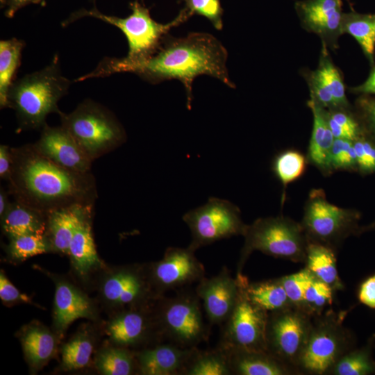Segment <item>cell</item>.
<instances>
[{
	"mask_svg": "<svg viewBox=\"0 0 375 375\" xmlns=\"http://www.w3.org/2000/svg\"><path fill=\"white\" fill-rule=\"evenodd\" d=\"M10 203V202L8 200L6 192L3 188H1V190H0V217L1 218L4 215V214L7 211L9 207Z\"/></svg>",
	"mask_w": 375,
	"mask_h": 375,
	"instance_id": "f907efd6",
	"label": "cell"
},
{
	"mask_svg": "<svg viewBox=\"0 0 375 375\" xmlns=\"http://www.w3.org/2000/svg\"><path fill=\"white\" fill-rule=\"evenodd\" d=\"M245 291L255 305L268 313L293 306L279 278L254 283H250L247 278Z\"/></svg>",
	"mask_w": 375,
	"mask_h": 375,
	"instance_id": "f1b7e54d",
	"label": "cell"
},
{
	"mask_svg": "<svg viewBox=\"0 0 375 375\" xmlns=\"http://www.w3.org/2000/svg\"><path fill=\"white\" fill-rule=\"evenodd\" d=\"M3 232L10 238L45 234L47 215L15 200L1 218Z\"/></svg>",
	"mask_w": 375,
	"mask_h": 375,
	"instance_id": "484cf974",
	"label": "cell"
},
{
	"mask_svg": "<svg viewBox=\"0 0 375 375\" xmlns=\"http://www.w3.org/2000/svg\"><path fill=\"white\" fill-rule=\"evenodd\" d=\"M10 256L17 260L44 253L51 249L45 234L25 235L10 238Z\"/></svg>",
	"mask_w": 375,
	"mask_h": 375,
	"instance_id": "f35d334b",
	"label": "cell"
},
{
	"mask_svg": "<svg viewBox=\"0 0 375 375\" xmlns=\"http://www.w3.org/2000/svg\"><path fill=\"white\" fill-rule=\"evenodd\" d=\"M237 274L254 251L276 258L304 262L308 238L301 223L284 216L258 218L247 225Z\"/></svg>",
	"mask_w": 375,
	"mask_h": 375,
	"instance_id": "5b68a950",
	"label": "cell"
},
{
	"mask_svg": "<svg viewBox=\"0 0 375 375\" xmlns=\"http://www.w3.org/2000/svg\"><path fill=\"white\" fill-rule=\"evenodd\" d=\"M10 192L15 200L45 215L74 206H93L97 197L91 172L62 167L40 154L32 144L11 148Z\"/></svg>",
	"mask_w": 375,
	"mask_h": 375,
	"instance_id": "7a4b0ae2",
	"label": "cell"
},
{
	"mask_svg": "<svg viewBox=\"0 0 375 375\" xmlns=\"http://www.w3.org/2000/svg\"><path fill=\"white\" fill-rule=\"evenodd\" d=\"M197 350L174 343L157 345L139 352L136 361L144 375H172L183 374L189 361Z\"/></svg>",
	"mask_w": 375,
	"mask_h": 375,
	"instance_id": "ffe728a7",
	"label": "cell"
},
{
	"mask_svg": "<svg viewBox=\"0 0 375 375\" xmlns=\"http://www.w3.org/2000/svg\"><path fill=\"white\" fill-rule=\"evenodd\" d=\"M342 5V0H303L294 7L302 27L319 36L322 47L335 50L343 34Z\"/></svg>",
	"mask_w": 375,
	"mask_h": 375,
	"instance_id": "5bb4252c",
	"label": "cell"
},
{
	"mask_svg": "<svg viewBox=\"0 0 375 375\" xmlns=\"http://www.w3.org/2000/svg\"><path fill=\"white\" fill-rule=\"evenodd\" d=\"M312 318L294 306L268 313L267 351L297 374L298 362L312 326Z\"/></svg>",
	"mask_w": 375,
	"mask_h": 375,
	"instance_id": "8fae6325",
	"label": "cell"
},
{
	"mask_svg": "<svg viewBox=\"0 0 375 375\" xmlns=\"http://www.w3.org/2000/svg\"><path fill=\"white\" fill-rule=\"evenodd\" d=\"M183 219L191 231L188 248L193 251L218 240L243 235L247 227L238 206L216 197H210L203 206L188 211Z\"/></svg>",
	"mask_w": 375,
	"mask_h": 375,
	"instance_id": "9c48e42d",
	"label": "cell"
},
{
	"mask_svg": "<svg viewBox=\"0 0 375 375\" xmlns=\"http://www.w3.org/2000/svg\"><path fill=\"white\" fill-rule=\"evenodd\" d=\"M353 141L335 138L330 156L331 170H350L357 166Z\"/></svg>",
	"mask_w": 375,
	"mask_h": 375,
	"instance_id": "60d3db41",
	"label": "cell"
},
{
	"mask_svg": "<svg viewBox=\"0 0 375 375\" xmlns=\"http://www.w3.org/2000/svg\"><path fill=\"white\" fill-rule=\"evenodd\" d=\"M44 0H6L4 3L6 6L5 15L8 18H12L15 13L23 7L29 4H43Z\"/></svg>",
	"mask_w": 375,
	"mask_h": 375,
	"instance_id": "c3c4849f",
	"label": "cell"
},
{
	"mask_svg": "<svg viewBox=\"0 0 375 375\" xmlns=\"http://www.w3.org/2000/svg\"><path fill=\"white\" fill-rule=\"evenodd\" d=\"M342 32L357 41L370 65H375V14L344 13Z\"/></svg>",
	"mask_w": 375,
	"mask_h": 375,
	"instance_id": "f546056e",
	"label": "cell"
},
{
	"mask_svg": "<svg viewBox=\"0 0 375 375\" xmlns=\"http://www.w3.org/2000/svg\"><path fill=\"white\" fill-rule=\"evenodd\" d=\"M20 340L28 362L35 369L47 363L56 351L54 335L40 324L33 323L24 327Z\"/></svg>",
	"mask_w": 375,
	"mask_h": 375,
	"instance_id": "4316f807",
	"label": "cell"
},
{
	"mask_svg": "<svg viewBox=\"0 0 375 375\" xmlns=\"http://www.w3.org/2000/svg\"><path fill=\"white\" fill-rule=\"evenodd\" d=\"M135 361L134 356L126 347L116 346L101 349L95 364L104 375H129L133 372Z\"/></svg>",
	"mask_w": 375,
	"mask_h": 375,
	"instance_id": "1f68e13d",
	"label": "cell"
},
{
	"mask_svg": "<svg viewBox=\"0 0 375 375\" xmlns=\"http://www.w3.org/2000/svg\"><path fill=\"white\" fill-rule=\"evenodd\" d=\"M336 261L334 249L318 242L308 241L304 262L306 267L334 291L344 289Z\"/></svg>",
	"mask_w": 375,
	"mask_h": 375,
	"instance_id": "83f0119b",
	"label": "cell"
},
{
	"mask_svg": "<svg viewBox=\"0 0 375 375\" xmlns=\"http://www.w3.org/2000/svg\"><path fill=\"white\" fill-rule=\"evenodd\" d=\"M358 299L364 305L375 308V274L362 282L358 291Z\"/></svg>",
	"mask_w": 375,
	"mask_h": 375,
	"instance_id": "bcb514c9",
	"label": "cell"
},
{
	"mask_svg": "<svg viewBox=\"0 0 375 375\" xmlns=\"http://www.w3.org/2000/svg\"><path fill=\"white\" fill-rule=\"evenodd\" d=\"M358 218L356 212L331 203L324 191L317 188L310 192L300 223L309 241L335 250L355 232Z\"/></svg>",
	"mask_w": 375,
	"mask_h": 375,
	"instance_id": "ba28073f",
	"label": "cell"
},
{
	"mask_svg": "<svg viewBox=\"0 0 375 375\" xmlns=\"http://www.w3.org/2000/svg\"><path fill=\"white\" fill-rule=\"evenodd\" d=\"M333 289L314 275L303 294V310L312 317L320 315L333 301Z\"/></svg>",
	"mask_w": 375,
	"mask_h": 375,
	"instance_id": "8d00e7d4",
	"label": "cell"
},
{
	"mask_svg": "<svg viewBox=\"0 0 375 375\" xmlns=\"http://www.w3.org/2000/svg\"><path fill=\"white\" fill-rule=\"evenodd\" d=\"M152 323L138 306L131 307L112 317L106 326L110 340L122 347L142 342L149 333Z\"/></svg>",
	"mask_w": 375,
	"mask_h": 375,
	"instance_id": "7402d4cb",
	"label": "cell"
},
{
	"mask_svg": "<svg viewBox=\"0 0 375 375\" xmlns=\"http://www.w3.org/2000/svg\"><path fill=\"white\" fill-rule=\"evenodd\" d=\"M101 295L114 306L137 307L156 298L146 271L124 267L110 273L102 282Z\"/></svg>",
	"mask_w": 375,
	"mask_h": 375,
	"instance_id": "9a60e30c",
	"label": "cell"
},
{
	"mask_svg": "<svg viewBox=\"0 0 375 375\" xmlns=\"http://www.w3.org/2000/svg\"><path fill=\"white\" fill-rule=\"evenodd\" d=\"M195 293L183 292L163 299L156 316L160 333L174 344L193 348L206 339L207 332Z\"/></svg>",
	"mask_w": 375,
	"mask_h": 375,
	"instance_id": "30bf717a",
	"label": "cell"
},
{
	"mask_svg": "<svg viewBox=\"0 0 375 375\" xmlns=\"http://www.w3.org/2000/svg\"><path fill=\"white\" fill-rule=\"evenodd\" d=\"M356 104L369 128L375 135V99L362 97Z\"/></svg>",
	"mask_w": 375,
	"mask_h": 375,
	"instance_id": "f6af8a7d",
	"label": "cell"
},
{
	"mask_svg": "<svg viewBox=\"0 0 375 375\" xmlns=\"http://www.w3.org/2000/svg\"><path fill=\"white\" fill-rule=\"evenodd\" d=\"M58 115L61 126L92 161L115 150L126 140L125 130L115 115L92 100L86 99L71 112Z\"/></svg>",
	"mask_w": 375,
	"mask_h": 375,
	"instance_id": "8992f818",
	"label": "cell"
},
{
	"mask_svg": "<svg viewBox=\"0 0 375 375\" xmlns=\"http://www.w3.org/2000/svg\"><path fill=\"white\" fill-rule=\"evenodd\" d=\"M130 8L131 14L124 18L106 15L95 7L90 10L82 8L72 13L62 24L65 26L82 17H92L118 28L127 40L128 51L124 58H106L99 63L110 67L134 64L149 58L156 52L172 28L183 24L192 16L184 8L172 22L160 24L151 18L149 9L138 1L130 3Z\"/></svg>",
	"mask_w": 375,
	"mask_h": 375,
	"instance_id": "3957f363",
	"label": "cell"
},
{
	"mask_svg": "<svg viewBox=\"0 0 375 375\" xmlns=\"http://www.w3.org/2000/svg\"><path fill=\"white\" fill-rule=\"evenodd\" d=\"M307 160L303 153L294 149L285 150L275 156L272 169L284 190L304 174Z\"/></svg>",
	"mask_w": 375,
	"mask_h": 375,
	"instance_id": "836d02e7",
	"label": "cell"
},
{
	"mask_svg": "<svg viewBox=\"0 0 375 375\" xmlns=\"http://www.w3.org/2000/svg\"><path fill=\"white\" fill-rule=\"evenodd\" d=\"M185 8L193 15L207 18L218 31L223 28V9L219 0H182Z\"/></svg>",
	"mask_w": 375,
	"mask_h": 375,
	"instance_id": "b9f144b4",
	"label": "cell"
},
{
	"mask_svg": "<svg viewBox=\"0 0 375 375\" xmlns=\"http://www.w3.org/2000/svg\"><path fill=\"white\" fill-rule=\"evenodd\" d=\"M183 374L187 375H230L232 374L227 356L219 347L216 350L194 354L185 367Z\"/></svg>",
	"mask_w": 375,
	"mask_h": 375,
	"instance_id": "d6a6232c",
	"label": "cell"
},
{
	"mask_svg": "<svg viewBox=\"0 0 375 375\" xmlns=\"http://www.w3.org/2000/svg\"><path fill=\"white\" fill-rule=\"evenodd\" d=\"M350 91L356 94H375V65L369 74V76L362 84L350 88Z\"/></svg>",
	"mask_w": 375,
	"mask_h": 375,
	"instance_id": "681fc988",
	"label": "cell"
},
{
	"mask_svg": "<svg viewBox=\"0 0 375 375\" xmlns=\"http://www.w3.org/2000/svg\"><path fill=\"white\" fill-rule=\"evenodd\" d=\"M346 313L326 310L313 317L308 340L298 362L299 373L328 374L335 363L349 351L351 338L343 325Z\"/></svg>",
	"mask_w": 375,
	"mask_h": 375,
	"instance_id": "52a82bcc",
	"label": "cell"
},
{
	"mask_svg": "<svg viewBox=\"0 0 375 375\" xmlns=\"http://www.w3.org/2000/svg\"><path fill=\"white\" fill-rule=\"evenodd\" d=\"M226 48L216 38L206 33H190L183 38L166 35L156 52L137 63L119 66L99 65L88 76L90 78L119 72H131L152 84L176 79L185 88L187 107L191 108L192 83L200 75L216 78L231 88L235 85L229 78Z\"/></svg>",
	"mask_w": 375,
	"mask_h": 375,
	"instance_id": "6da1fadb",
	"label": "cell"
},
{
	"mask_svg": "<svg viewBox=\"0 0 375 375\" xmlns=\"http://www.w3.org/2000/svg\"><path fill=\"white\" fill-rule=\"evenodd\" d=\"M137 1H138V0H137ZM140 1H143V0H140ZM93 2L94 3V2H95V0H93Z\"/></svg>",
	"mask_w": 375,
	"mask_h": 375,
	"instance_id": "816d5d0a",
	"label": "cell"
},
{
	"mask_svg": "<svg viewBox=\"0 0 375 375\" xmlns=\"http://www.w3.org/2000/svg\"><path fill=\"white\" fill-rule=\"evenodd\" d=\"M70 83L62 74L58 54L43 69L14 81L8 92V108L15 112L19 128H42L50 113L59 114L58 101Z\"/></svg>",
	"mask_w": 375,
	"mask_h": 375,
	"instance_id": "277c9868",
	"label": "cell"
},
{
	"mask_svg": "<svg viewBox=\"0 0 375 375\" xmlns=\"http://www.w3.org/2000/svg\"><path fill=\"white\" fill-rule=\"evenodd\" d=\"M375 372V362L371 349L365 347L349 351L332 367L328 374L367 375Z\"/></svg>",
	"mask_w": 375,
	"mask_h": 375,
	"instance_id": "e575fe53",
	"label": "cell"
},
{
	"mask_svg": "<svg viewBox=\"0 0 375 375\" xmlns=\"http://www.w3.org/2000/svg\"><path fill=\"white\" fill-rule=\"evenodd\" d=\"M25 43L17 38L0 41V107L8 108V95L14 76L20 65Z\"/></svg>",
	"mask_w": 375,
	"mask_h": 375,
	"instance_id": "4dcf8cb0",
	"label": "cell"
},
{
	"mask_svg": "<svg viewBox=\"0 0 375 375\" xmlns=\"http://www.w3.org/2000/svg\"><path fill=\"white\" fill-rule=\"evenodd\" d=\"M353 142L359 169L365 172L375 171V146L361 137Z\"/></svg>",
	"mask_w": 375,
	"mask_h": 375,
	"instance_id": "7bdbcfd3",
	"label": "cell"
},
{
	"mask_svg": "<svg viewBox=\"0 0 375 375\" xmlns=\"http://www.w3.org/2000/svg\"><path fill=\"white\" fill-rule=\"evenodd\" d=\"M0 298L3 301L7 303L16 301L31 302L30 298L21 293L7 278L2 271L0 273Z\"/></svg>",
	"mask_w": 375,
	"mask_h": 375,
	"instance_id": "ee69618b",
	"label": "cell"
},
{
	"mask_svg": "<svg viewBox=\"0 0 375 375\" xmlns=\"http://www.w3.org/2000/svg\"><path fill=\"white\" fill-rule=\"evenodd\" d=\"M329 128L335 138L354 141L360 137L361 130L349 108L326 109Z\"/></svg>",
	"mask_w": 375,
	"mask_h": 375,
	"instance_id": "74e56055",
	"label": "cell"
},
{
	"mask_svg": "<svg viewBox=\"0 0 375 375\" xmlns=\"http://www.w3.org/2000/svg\"><path fill=\"white\" fill-rule=\"evenodd\" d=\"M312 276L313 274L305 267L296 273L279 278L287 296L294 307L303 310L305 289Z\"/></svg>",
	"mask_w": 375,
	"mask_h": 375,
	"instance_id": "ab89813d",
	"label": "cell"
},
{
	"mask_svg": "<svg viewBox=\"0 0 375 375\" xmlns=\"http://www.w3.org/2000/svg\"><path fill=\"white\" fill-rule=\"evenodd\" d=\"M33 145L40 154L62 167L79 173L91 172L92 160L62 126L46 124Z\"/></svg>",
	"mask_w": 375,
	"mask_h": 375,
	"instance_id": "2e32d148",
	"label": "cell"
},
{
	"mask_svg": "<svg viewBox=\"0 0 375 375\" xmlns=\"http://www.w3.org/2000/svg\"><path fill=\"white\" fill-rule=\"evenodd\" d=\"M157 299L167 290L182 288L204 278L203 264L188 248L168 247L160 260L146 271Z\"/></svg>",
	"mask_w": 375,
	"mask_h": 375,
	"instance_id": "4fadbf2b",
	"label": "cell"
},
{
	"mask_svg": "<svg viewBox=\"0 0 375 375\" xmlns=\"http://www.w3.org/2000/svg\"><path fill=\"white\" fill-rule=\"evenodd\" d=\"M93 349L90 336L86 333H78L62 346V367L67 370L83 368L89 363Z\"/></svg>",
	"mask_w": 375,
	"mask_h": 375,
	"instance_id": "d590c367",
	"label": "cell"
},
{
	"mask_svg": "<svg viewBox=\"0 0 375 375\" xmlns=\"http://www.w3.org/2000/svg\"><path fill=\"white\" fill-rule=\"evenodd\" d=\"M92 211L89 209L79 221L69 247L68 255L80 276H86L101 265L92 236Z\"/></svg>",
	"mask_w": 375,
	"mask_h": 375,
	"instance_id": "cb8c5ba5",
	"label": "cell"
},
{
	"mask_svg": "<svg viewBox=\"0 0 375 375\" xmlns=\"http://www.w3.org/2000/svg\"><path fill=\"white\" fill-rule=\"evenodd\" d=\"M307 105L313 117L307 159L321 172L328 174L331 172L330 156L335 138L327 122L326 108L311 99Z\"/></svg>",
	"mask_w": 375,
	"mask_h": 375,
	"instance_id": "603a6c76",
	"label": "cell"
},
{
	"mask_svg": "<svg viewBox=\"0 0 375 375\" xmlns=\"http://www.w3.org/2000/svg\"><path fill=\"white\" fill-rule=\"evenodd\" d=\"M232 374L289 375L297 372L268 351L223 348Z\"/></svg>",
	"mask_w": 375,
	"mask_h": 375,
	"instance_id": "44dd1931",
	"label": "cell"
},
{
	"mask_svg": "<svg viewBox=\"0 0 375 375\" xmlns=\"http://www.w3.org/2000/svg\"><path fill=\"white\" fill-rule=\"evenodd\" d=\"M94 317V306L85 293L66 281L56 283L53 326L58 334L62 335L77 319Z\"/></svg>",
	"mask_w": 375,
	"mask_h": 375,
	"instance_id": "d6986e66",
	"label": "cell"
},
{
	"mask_svg": "<svg viewBox=\"0 0 375 375\" xmlns=\"http://www.w3.org/2000/svg\"><path fill=\"white\" fill-rule=\"evenodd\" d=\"M90 208L92 206H74L53 210L47 215L45 235L51 249L68 255L77 225Z\"/></svg>",
	"mask_w": 375,
	"mask_h": 375,
	"instance_id": "d4e9b609",
	"label": "cell"
},
{
	"mask_svg": "<svg viewBox=\"0 0 375 375\" xmlns=\"http://www.w3.org/2000/svg\"><path fill=\"white\" fill-rule=\"evenodd\" d=\"M12 168L11 148L5 144L0 145V177L8 181Z\"/></svg>",
	"mask_w": 375,
	"mask_h": 375,
	"instance_id": "7dc6e473",
	"label": "cell"
},
{
	"mask_svg": "<svg viewBox=\"0 0 375 375\" xmlns=\"http://www.w3.org/2000/svg\"><path fill=\"white\" fill-rule=\"evenodd\" d=\"M239 284L226 267L210 278H203L198 283L195 292L203 302L210 322L212 324L224 323L231 314L237 301Z\"/></svg>",
	"mask_w": 375,
	"mask_h": 375,
	"instance_id": "ac0fdd59",
	"label": "cell"
},
{
	"mask_svg": "<svg viewBox=\"0 0 375 375\" xmlns=\"http://www.w3.org/2000/svg\"><path fill=\"white\" fill-rule=\"evenodd\" d=\"M303 76L310 91V99L326 109L349 108L343 77L328 49L322 47L315 70H304Z\"/></svg>",
	"mask_w": 375,
	"mask_h": 375,
	"instance_id": "e0dca14e",
	"label": "cell"
},
{
	"mask_svg": "<svg viewBox=\"0 0 375 375\" xmlns=\"http://www.w3.org/2000/svg\"><path fill=\"white\" fill-rule=\"evenodd\" d=\"M239 292L235 307L224 322L221 347L267 351L266 328L268 312L255 305L245 291L247 277L236 274Z\"/></svg>",
	"mask_w": 375,
	"mask_h": 375,
	"instance_id": "7c38bea8",
	"label": "cell"
}]
</instances>
